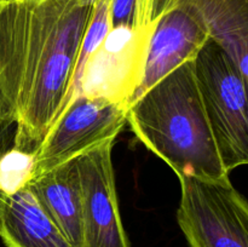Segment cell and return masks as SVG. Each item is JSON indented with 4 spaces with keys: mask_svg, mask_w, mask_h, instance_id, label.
Wrapping results in <instances>:
<instances>
[{
    "mask_svg": "<svg viewBox=\"0 0 248 247\" xmlns=\"http://www.w3.org/2000/svg\"><path fill=\"white\" fill-rule=\"evenodd\" d=\"M127 124L140 142L178 178H229L206 116L194 61L174 69L132 102Z\"/></svg>",
    "mask_w": 248,
    "mask_h": 247,
    "instance_id": "obj_2",
    "label": "cell"
},
{
    "mask_svg": "<svg viewBox=\"0 0 248 247\" xmlns=\"http://www.w3.org/2000/svg\"><path fill=\"white\" fill-rule=\"evenodd\" d=\"M148 40L149 36L128 27L109 29L85 64L78 94L128 108L142 77Z\"/></svg>",
    "mask_w": 248,
    "mask_h": 247,
    "instance_id": "obj_7",
    "label": "cell"
},
{
    "mask_svg": "<svg viewBox=\"0 0 248 247\" xmlns=\"http://www.w3.org/2000/svg\"><path fill=\"white\" fill-rule=\"evenodd\" d=\"M12 126H15L14 124L7 120L0 111V156L10 148L9 138Z\"/></svg>",
    "mask_w": 248,
    "mask_h": 247,
    "instance_id": "obj_15",
    "label": "cell"
},
{
    "mask_svg": "<svg viewBox=\"0 0 248 247\" xmlns=\"http://www.w3.org/2000/svg\"><path fill=\"white\" fill-rule=\"evenodd\" d=\"M115 139L78 156L82 201V247H130L121 220L113 166Z\"/></svg>",
    "mask_w": 248,
    "mask_h": 247,
    "instance_id": "obj_6",
    "label": "cell"
},
{
    "mask_svg": "<svg viewBox=\"0 0 248 247\" xmlns=\"http://www.w3.org/2000/svg\"><path fill=\"white\" fill-rule=\"evenodd\" d=\"M178 179L177 223L189 247H248V201L230 178Z\"/></svg>",
    "mask_w": 248,
    "mask_h": 247,
    "instance_id": "obj_4",
    "label": "cell"
},
{
    "mask_svg": "<svg viewBox=\"0 0 248 247\" xmlns=\"http://www.w3.org/2000/svg\"><path fill=\"white\" fill-rule=\"evenodd\" d=\"M94 5L80 0H5L0 10V111L15 125L12 148L34 155L68 103Z\"/></svg>",
    "mask_w": 248,
    "mask_h": 247,
    "instance_id": "obj_1",
    "label": "cell"
},
{
    "mask_svg": "<svg viewBox=\"0 0 248 247\" xmlns=\"http://www.w3.org/2000/svg\"><path fill=\"white\" fill-rule=\"evenodd\" d=\"M33 167V155L10 147L0 156V195L16 193L27 183Z\"/></svg>",
    "mask_w": 248,
    "mask_h": 247,
    "instance_id": "obj_12",
    "label": "cell"
},
{
    "mask_svg": "<svg viewBox=\"0 0 248 247\" xmlns=\"http://www.w3.org/2000/svg\"><path fill=\"white\" fill-rule=\"evenodd\" d=\"M80 1H82L86 5H92V6H93V5H96L99 0H80Z\"/></svg>",
    "mask_w": 248,
    "mask_h": 247,
    "instance_id": "obj_16",
    "label": "cell"
},
{
    "mask_svg": "<svg viewBox=\"0 0 248 247\" xmlns=\"http://www.w3.org/2000/svg\"><path fill=\"white\" fill-rule=\"evenodd\" d=\"M4 1H5V0H0V10H1L2 5H4Z\"/></svg>",
    "mask_w": 248,
    "mask_h": 247,
    "instance_id": "obj_17",
    "label": "cell"
},
{
    "mask_svg": "<svg viewBox=\"0 0 248 247\" xmlns=\"http://www.w3.org/2000/svg\"><path fill=\"white\" fill-rule=\"evenodd\" d=\"M109 23L137 31V0H109Z\"/></svg>",
    "mask_w": 248,
    "mask_h": 247,
    "instance_id": "obj_13",
    "label": "cell"
},
{
    "mask_svg": "<svg viewBox=\"0 0 248 247\" xmlns=\"http://www.w3.org/2000/svg\"><path fill=\"white\" fill-rule=\"evenodd\" d=\"M208 39L206 29L190 12L178 5L160 2L145 50L142 77L131 103L174 69L195 60Z\"/></svg>",
    "mask_w": 248,
    "mask_h": 247,
    "instance_id": "obj_8",
    "label": "cell"
},
{
    "mask_svg": "<svg viewBox=\"0 0 248 247\" xmlns=\"http://www.w3.org/2000/svg\"><path fill=\"white\" fill-rule=\"evenodd\" d=\"M127 110L124 104L78 94L65 106L34 153L29 178L116 139L127 124Z\"/></svg>",
    "mask_w": 248,
    "mask_h": 247,
    "instance_id": "obj_5",
    "label": "cell"
},
{
    "mask_svg": "<svg viewBox=\"0 0 248 247\" xmlns=\"http://www.w3.org/2000/svg\"><path fill=\"white\" fill-rule=\"evenodd\" d=\"M206 116L228 172L248 166V86L222 46L208 39L194 60Z\"/></svg>",
    "mask_w": 248,
    "mask_h": 247,
    "instance_id": "obj_3",
    "label": "cell"
},
{
    "mask_svg": "<svg viewBox=\"0 0 248 247\" xmlns=\"http://www.w3.org/2000/svg\"><path fill=\"white\" fill-rule=\"evenodd\" d=\"M161 0H137V31L149 35Z\"/></svg>",
    "mask_w": 248,
    "mask_h": 247,
    "instance_id": "obj_14",
    "label": "cell"
},
{
    "mask_svg": "<svg viewBox=\"0 0 248 247\" xmlns=\"http://www.w3.org/2000/svg\"><path fill=\"white\" fill-rule=\"evenodd\" d=\"M0 239L6 247H73L26 184L1 199Z\"/></svg>",
    "mask_w": 248,
    "mask_h": 247,
    "instance_id": "obj_9",
    "label": "cell"
},
{
    "mask_svg": "<svg viewBox=\"0 0 248 247\" xmlns=\"http://www.w3.org/2000/svg\"><path fill=\"white\" fill-rule=\"evenodd\" d=\"M44 210L73 247H82V201L77 160L27 181Z\"/></svg>",
    "mask_w": 248,
    "mask_h": 247,
    "instance_id": "obj_10",
    "label": "cell"
},
{
    "mask_svg": "<svg viewBox=\"0 0 248 247\" xmlns=\"http://www.w3.org/2000/svg\"><path fill=\"white\" fill-rule=\"evenodd\" d=\"M1 199H2V198H1V196H0V202H1Z\"/></svg>",
    "mask_w": 248,
    "mask_h": 247,
    "instance_id": "obj_18",
    "label": "cell"
},
{
    "mask_svg": "<svg viewBox=\"0 0 248 247\" xmlns=\"http://www.w3.org/2000/svg\"><path fill=\"white\" fill-rule=\"evenodd\" d=\"M190 12L241 72L248 86V0H162Z\"/></svg>",
    "mask_w": 248,
    "mask_h": 247,
    "instance_id": "obj_11",
    "label": "cell"
}]
</instances>
